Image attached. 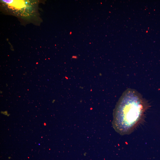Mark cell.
<instances>
[{"instance_id":"6da1fadb","label":"cell","mask_w":160,"mask_h":160,"mask_svg":"<svg viewBox=\"0 0 160 160\" xmlns=\"http://www.w3.org/2000/svg\"><path fill=\"white\" fill-rule=\"evenodd\" d=\"M149 107L148 103L138 92L127 89L114 111L113 125L115 129L122 135L130 133L142 122Z\"/></svg>"},{"instance_id":"7a4b0ae2","label":"cell","mask_w":160,"mask_h":160,"mask_svg":"<svg viewBox=\"0 0 160 160\" xmlns=\"http://www.w3.org/2000/svg\"><path fill=\"white\" fill-rule=\"evenodd\" d=\"M19 6L17 1L2 0L1 2L6 9H8L15 14L18 11H19L17 15L26 17L32 15L35 9V2L33 1H18Z\"/></svg>"},{"instance_id":"3957f363","label":"cell","mask_w":160,"mask_h":160,"mask_svg":"<svg viewBox=\"0 0 160 160\" xmlns=\"http://www.w3.org/2000/svg\"><path fill=\"white\" fill-rule=\"evenodd\" d=\"M1 113H2V114H4V115H7L8 116H9V114H8V113H7V111H1Z\"/></svg>"},{"instance_id":"277c9868","label":"cell","mask_w":160,"mask_h":160,"mask_svg":"<svg viewBox=\"0 0 160 160\" xmlns=\"http://www.w3.org/2000/svg\"><path fill=\"white\" fill-rule=\"evenodd\" d=\"M44 125L45 126H46V124L45 123H44Z\"/></svg>"},{"instance_id":"5b68a950","label":"cell","mask_w":160,"mask_h":160,"mask_svg":"<svg viewBox=\"0 0 160 160\" xmlns=\"http://www.w3.org/2000/svg\"><path fill=\"white\" fill-rule=\"evenodd\" d=\"M0 93H2V91H0Z\"/></svg>"},{"instance_id":"8992f818","label":"cell","mask_w":160,"mask_h":160,"mask_svg":"<svg viewBox=\"0 0 160 160\" xmlns=\"http://www.w3.org/2000/svg\"><path fill=\"white\" fill-rule=\"evenodd\" d=\"M6 86L7 87V84H6Z\"/></svg>"}]
</instances>
